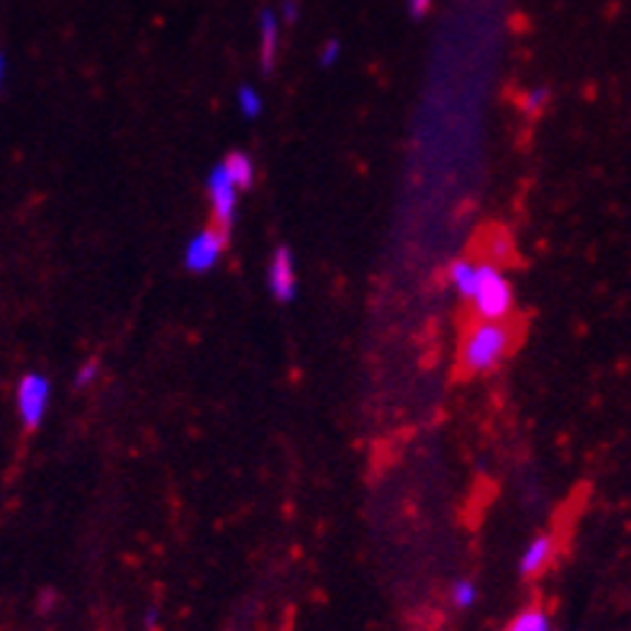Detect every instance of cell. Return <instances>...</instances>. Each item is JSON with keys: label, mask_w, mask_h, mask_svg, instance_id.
I'll list each match as a JSON object with an SVG mask.
<instances>
[{"label": "cell", "mask_w": 631, "mask_h": 631, "mask_svg": "<svg viewBox=\"0 0 631 631\" xmlns=\"http://www.w3.org/2000/svg\"><path fill=\"white\" fill-rule=\"evenodd\" d=\"M513 326L509 319L493 323V319H480L464 332L460 342V370L464 374H490L493 367H500V361L509 355L513 349Z\"/></svg>", "instance_id": "1"}, {"label": "cell", "mask_w": 631, "mask_h": 631, "mask_svg": "<svg viewBox=\"0 0 631 631\" xmlns=\"http://www.w3.org/2000/svg\"><path fill=\"white\" fill-rule=\"evenodd\" d=\"M513 303H516V296H513L509 277L496 268L493 262H480V283H477V293H474V300H470L474 313H477L480 319L503 323V319H509Z\"/></svg>", "instance_id": "2"}, {"label": "cell", "mask_w": 631, "mask_h": 631, "mask_svg": "<svg viewBox=\"0 0 631 631\" xmlns=\"http://www.w3.org/2000/svg\"><path fill=\"white\" fill-rule=\"evenodd\" d=\"M49 396H52V383H49L46 374L29 370L16 380V413H20V422H23L26 432L39 429V422L46 419Z\"/></svg>", "instance_id": "3"}, {"label": "cell", "mask_w": 631, "mask_h": 631, "mask_svg": "<svg viewBox=\"0 0 631 631\" xmlns=\"http://www.w3.org/2000/svg\"><path fill=\"white\" fill-rule=\"evenodd\" d=\"M206 197H210L213 226H219L223 232H232L236 206H239V187H236V180L229 178V172H226L223 162L206 175Z\"/></svg>", "instance_id": "4"}, {"label": "cell", "mask_w": 631, "mask_h": 631, "mask_svg": "<svg viewBox=\"0 0 631 631\" xmlns=\"http://www.w3.org/2000/svg\"><path fill=\"white\" fill-rule=\"evenodd\" d=\"M226 245H229V232H223L219 226H206V229H200L190 242H187V249H184V268L190 270V274H206V270L216 268V262L223 258V252H226Z\"/></svg>", "instance_id": "5"}, {"label": "cell", "mask_w": 631, "mask_h": 631, "mask_svg": "<svg viewBox=\"0 0 631 631\" xmlns=\"http://www.w3.org/2000/svg\"><path fill=\"white\" fill-rule=\"evenodd\" d=\"M268 287L277 303H290L296 296V265L287 245H277L268 262Z\"/></svg>", "instance_id": "6"}, {"label": "cell", "mask_w": 631, "mask_h": 631, "mask_svg": "<svg viewBox=\"0 0 631 631\" xmlns=\"http://www.w3.org/2000/svg\"><path fill=\"white\" fill-rule=\"evenodd\" d=\"M277 49H280V13L265 7L258 13V59L265 72L277 65Z\"/></svg>", "instance_id": "7"}, {"label": "cell", "mask_w": 631, "mask_h": 631, "mask_svg": "<svg viewBox=\"0 0 631 631\" xmlns=\"http://www.w3.org/2000/svg\"><path fill=\"white\" fill-rule=\"evenodd\" d=\"M554 551H557L554 535H539V539L529 541V547H526L522 560H519V570H522V577H539L541 570H544V567L554 560Z\"/></svg>", "instance_id": "8"}, {"label": "cell", "mask_w": 631, "mask_h": 631, "mask_svg": "<svg viewBox=\"0 0 631 631\" xmlns=\"http://www.w3.org/2000/svg\"><path fill=\"white\" fill-rule=\"evenodd\" d=\"M449 280L451 287L457 290V296L470 303L474 293H477V283H480V262H474V258H457V262H451Z\"/></svg>", "instance_id": "9"}, {"label": "cell", "mask_w": 631, "mask_h": 631, "mask_svg": "<svg viewBox=\"0 0 631 631\" xmlns=\"http://www.w3.org/2000/svg\"><path fill=\"white\" fill-rule=\"evenodd\" d=\"M223 165H226L229 178L236 180L239 190H249V187L255 184V162H252L245 152H229V155L223 159Z\"/></svg>", "instance_id": "10"}, {"label": "cell", "mask_w": 631, "mask_h": 631, "mask_svg": "<svg viewBox=\"0 0 631 631\" xmlns=\"http://www.w3.org/2000/svg\"><path fill=\"white\" fill-rule=\"evenodd\" d=\"M506 631H551V622H547L544 609H539V606H532V609L519 613V616L513 619V626H509Z\"/></svg>", "instance_id": "11"}, {"label": "cell", "mask_w": 631, "mask_h": 631, "mask_svg": "<svg viewBox=\"0 0 631 631\" xmlns=\"http://www.w3.org/2000/svg\"><path fill=\"white\" fill-rule=\"evenodd\" d=\"M236 100H239V110H242V116H245V119H258V116H262V110H265L262 93L252 88V85H242L239 93H236Z\"/></svg>", "instance_id": "12"}, {"label": "cell", "mask_w": 631, "mask_h": 631, "mask_svg": "<svg viewBox=\"0 0 631 631\" xmlns=\"http://www.w3.org/2000/svg\"><path fill=\"white\" fill-rule=\"evenodd\" d=\"M451 603H454L457 609H470V606L477 603V586H474L470 580H457V583L451 586Z\"/></svg>", "instance_id": "13"}, {"label": "cell", "mask_w": 631, "mask_h": 631, "mask_svg": "<svg viewBox=\"0 0 631 631\" xmlns=\"http://www.w3.org/2000/svg\"><path fill=\"white\" fill-rule=\"evenodd\" d=\"M547 100H551V90L547 88H529L522 93V110L529 113V116H539L541 110L547 106Z\"/></svg>", "instance_id": "14"}, {"label": "cell", "mask_w": 631, "mask_h": 631, "mask_svg": "<svg viewBox=\"0 0 631 631\" xmlns=\"http://www.w3.org/2000/svg\"><path fill=\"white\" fill-rule=\"evenodd\" d=\"M342 59V42L339 39H326L319 46V68H332Z\"/></svg>", "instance_id": "15"}, {"label": "cell", "mask_w": 631, "mask_h": 631, "mask_svg": "<svg viewBox=\"0 0 631 631\" xmlns=\"http://www.w3.org/2000/svg\"><path fill=\"white\" fill-rule=\"evenodd\" d=\"M93 380H97V361H85V364L75 370V380H72V387H75L78 393H85Z\"/></svg>", "instance_id": "16"}, {"label": "cell", "mask_w": 631, "mask_h": 631, "mask_svg": "<svg viewBox=\"0 0 631 631\" xmlns=\"http://www.w3.org/2000/svg\"><path fill=\"white\" fill-rule=\"evenodd\" d=\"M280 23H296V16H300V7H296V0H280Z\"/></svg>", "instance_id": "17"}, {"label": "cell", "mask_w": 631, "mask_h": 631, "mask_svg": "<svg viewBox=\"0 0 631 631\" xmlns=\"http://www.w3.org/2000/svg\"><path fill=\"white\" fill-rule=\"evenodd\" d=\"M406 10H409V16L422 20L432 10V0H406Z\"/></svg>", "instance_id": "18"}, {"label": "cell", "mask_w": 631, "mask_h": 631, "mask_svg": "<svg viewBox=\"0 0 631 631\" xmlns=\"http://www.w3.org/2000/svg\"><path fill=\"white\" fill-rule=\"evenodd\" d=\"M155 622H159V613H155V609H149V616H146V629L155 631Z\"/></svg>", "instance_id": "19"}]
</instances>
